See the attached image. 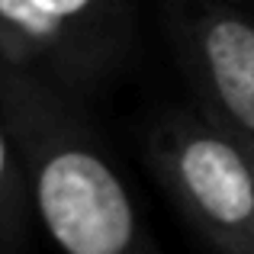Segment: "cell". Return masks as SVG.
<instances>
[{"instance_id":"6da1fadb","label":"cell","mask_w":254,"mask_h":254,"mask_svg":"<svg viewBox=\"0 0 254 254\" xmlns=\"http://www.w3.org/2000/svg\"><path fill=\"white\" fill-rule=\"evenodd\" d=\"M36 225L62 254H158L84 106L0 68Z\"/></svg>"},{"instance_id":"7a4b0ae2","label":"cell","mask_w":254,"mask_h":254,"mask_svg":"<svg viewBox=\"0 0 254 254\" xmlns=\"http://www.w3.org/2000/svg\"><path fill=\"white\" fill-rule=\"evenodd\" d=\"M126 0H0V68L84 106L132 58Z\"/></svg>"},{"instance_id":"3957f363","label":"cell","mask_w":254,"mask_h":254,"mask_svg":"<svg viewBox=\"0 0 254 254\" xmlns=\"http://www.w3.org/2000/svg\"><path fill=\"white\" fill-rule=\"evenodd\" d=\"M148 158L184 219L219 254H254V151L203 113H168Z\"/></svg>"},{"instance_id":"277c9868","label":"cell","mask_w":254,"mask_h":254,"mask_svg":"<svg viewBox=\"0 0 254 254\" xmlns=\"http://www.w3.org/2000/svg\"><path fill=\"white\" fill-rule=\"evenodd\" d=\"M184 64L203 116L254 151V23L235 10L209 6L184 16Z\"/></svg>"},{"instance_id":"5b68a950","label":"cell","mask_w":254,"mask_h":254,"mask_svg":"<svg viewBox=\"0 0 254 254\" xmlns=\"http://www.w3.org/2000/svg\"><path fill=\"white\" fill-rule=\"evenodd\" d=\"M32 229H36V216H32L23 164L10 132V116L0 97V254H26Z\"/></svg>"}]
</instances>
